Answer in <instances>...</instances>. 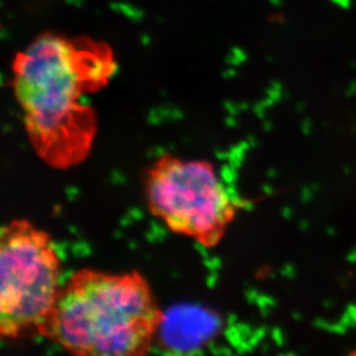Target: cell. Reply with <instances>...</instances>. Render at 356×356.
Returning a JSON list of instances; mask_svg holds the SVG:
<instances>
[{
	"label": "cell",
	"mask_w": 356,
	"mask_h": 356,
	"mask_svg": "<svg viewBox=\"0 0 356 356\" xmlns=\"http://www.w3.org/2000/svg\"><path fill=\"white\" fill-rule=\"evenodd\" d=\"M60 259L47 232L13 219L0 233V334L40 329L57 301Z\"/></svg>",
	"instance_id": "277c9868"
},
{
	"label": "cell",
	"mask_w": 356,
	"mask_h": 356,
	"mask_svg": "<svg viewBox=\"0 0 356 356\" xmlns=\"http://www.w3.org/2000/svg\"><path fill=\"white\" fill-rule=\"evenodd\" d=\"M164 315L138 271L82 269L60 287L54 309L38 332L74 355H145Z\"/></svg>",
	"instance_id": "7a4b0ae2"
},
{
	"label": "cell",
	"mask_w": 356,
	"mask_h": 356,
	"mask_svg": "<svg viewBox=\"0 0 356 356\" xmlns=\"http://www.w3.org/2000/svg\"><path fill=\"white\" fill-rule=\"evenodd\" d=\"M115 72L111 49L86 38L38 36L17 54L13 90L36 155L68 170L90 155L97 117L84 96L104 88Z\"/></svg>",
	"instance_id": "6da1fadb"
},
{
	"label": "cell",
	"mask_w": 356,
	"mask_h": 356,
	"mask_svg": "<svg viewBox=\"0 0 356 356\" xmlns=\"http://www.w3.org/2000/svg\"><path fill=\"white\" fill-rule=\"evenodd\" d=\"M149 211L168 229L205 248L218 245L236 216V205L211 163L161 155L145 180Z\"/></svg>",
	"instance_id": "3957f363"
}]
</instances>
